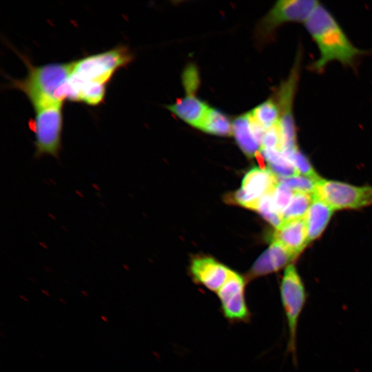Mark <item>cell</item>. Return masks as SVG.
Wrapping results in <instances>:
<instances>
[{
  "label": "cell",
  "mask_w": 372,
  "mask_h": 372,
  "mask_svg": "<svg viewBox=\"0 0 372 372\" xmlns=\"http://www.w3.org/2000/svg\"><path fill=\"white\" fill-rule=\"evenodd\" d=\"M132 60V53L124 45L76 60L68 81L67 100L99 105L114 74Z\"/></svg>",
  "instance_id": "obj_1"
},
{
  "label": "cell",
  "mask_w": 372,
  "mask_h": 372,
  "mask_svg": "<svg viewBox=\"0 0 372 372\" xmlns=\"http://www.w3.org/2000/svg\"><path fill=\"white\" fill-rule=\"evenodd\" d=\"M304 25L319 51L318 58L310 65L313 72H323L332 61L353 67L358 58L365 53L352 43L333 14L320 2Z\"/></svg>",
  "instance_id": "obj_2"
},
{
  "label": "cell",
  "mask_w": 372,
  "mask_h": 372,
  "mask_svg": "<svg viewBox=\"0 0 372 372\" xmlns=\"http://www.w3.org/2000/svg\"><path fill=\"white\" fill-rule=\"evenodd\" d=\"M28 74L22 79H12L11 87L23 92L31 104L66 100L67 84L75 61L37 66L23 58Z\"/></svg>",
  "instance_id": "obj_3"
},
{
  "label": "cell",
  "mask_w": 372,
  "mask_h": 372,
  "mask_svg": "<svg viewBox=\"0 0 372 372\" xmlns=\"http://www.w3.org/2000/svg\"><path fill=\"white\" fill-rule=\"evenodd\" d=\"M63 104L48 102L32 105L34 116L31 127L34 134L35 158L43 156L59 158L61 149Z\"/></svg>",
  "instance_id": "obj_4"
},
{
  "label": "cell",
  "mask_w": 372,
  "mask_h": 372,
  "mask_svg": "<svg viewBox=\"0 0 372 372\" xmlns=\"http://www.w3.org/2000/svg\"><path fill=\"white\" fill-rule=\"evenodd\" d=\"M307 293L295 266L288 265L280 284V299L288 329L287 353L297 362V332L300 316L306 304Z\"/></svg>",
  "instance_id": "obj_5"
},
{
  "label": "cell",
  "mask_w": 372,
  "mask_h": 372,
  "mask_svg": "<svg viewBox=\"0 0 372 372\" xmlns=\"http://www.w3.org/2000/svg\"><path fill=\"white\" fill-rule=\"evenodd\" d=\"M313 196L333 210L359 209L372 203V187H358L320 178L316 183Z\"/></svg>",
  "instance_id": "obj_6"
},
{
  "label": "cell",
  "mask_w": 372,
  "mask_h": 372,
  "mask_svg": "<svg viewBox=\"0 0 372 372\" xmlns=\"http://www.w3.org/2000/svg\"><path fill=\"white\" fill-rule=\"evenodd\" d=\"M319 3L316 0H280L262 18L256 28L260 41L271 39L282 25L290 23H304Z\"/></svg>",
  "instance_id": "obj_7"
},
{
  "label": "cell",
  "mask_w": 372,
  "mask_h": 372,
  "mask_svg": "<svg viewBox=\"0 0 372 372\" xmlns=\"http://www.w3.org/2000/svg\"><path fill=\"white\" fill-rule=\"evenodd\" d=\"M183 83L186 92L185 96L167 107L188 125L199 129L210 107L196 96L199 75L193 65L187 67L183 72Z\"/></svg>",
  "instance_id": "obj_8"
},
{
  "label": "cell",
  "mask_w": 372,
  "mask_h": 372,
  "mask_svg": "<svg viewBox=\"0 0 372 372\" xmlns=\"http://www.w3.org/2000/svg\"><path fill=\"white\" fill-rule=\"evenodd\" d=\"M245 287L243 277L231 271L227 280L217 292L221 313L230 323L248 322L251 319Z\"/></svg>",
  "instance_id": "obj_9"
},
{
  "label": "cell",
  "mask_w": 372,
  "mask_h": 372,
  "mask_svg": "<svg viewBox=\"0 0 372 372\" xmlns=\"http://www.w3.org/2000/svg\"><path fill=\"white\" fill-rule=\"evenodd\" d=\"M278 183V176L269 168H252L245 176L234 199L237 204L256 210L260 198L274 192Z\"/></svg>",
  "instance_id": "obj_10"
},
{
  "label": "cell",
  "mask_w": 372,
  "mask_h": 372,
  "mask_svg": "<svg viewBox=\"0 0 372 372\" xmlns=\"http://www.w3.org/2000/svg\"><path fill=\"white\" fill-rule=\"evenodd\" d=\"M231 271L209 257L194 259L190 267L194 280L216 293L227 280Z\"/></svg>",
  "instance_id": "obj_11"
},
{
  "label": "cell",
  "mask_w": 372,
  "mask_h": 372,
  "mask_svg": "<svg viewBox=\"0 0 372 372\" xmlns=\"http://www.w3.org/2000/svg\"><path fill=\"white\" fill-rule=\"evenodd\" d=\"M272 241L279 242L298 256L309 244L304 217L282 221L281 225L276 228Z\"/></svg>",
  "instance_id": "obj_12"
},
{
  "label": "cell",
  "mask_w": 372,
  "mask_h": 372,
  "mask_svg": "<svg viewBox=\"0 0 372 372\" xmlns=\"http://www.w3.org/2000/svg\"><path fill=\"white\" fill-rule=\"evenodd\" d=\"M297 256L276 241H272L269 247L254 263L249 276L250 279L277 271L287 265H291Z\"/></svg>",
  "instance_id": "obj_13"
},
{
  "label": "cell",
  "mask_w": 372,
  "mask_h": 372,
  "mask_svg": "<svg viewBox=\"0 0 372 372\" xmlns=\"http://www.w3.org/2000/svg\"><path fill=\"white\" fill-rule=\"evenodd\" d=\"M232 135L237 144L248 157L258 154L261 143L258 137L250 113L236 118L232 122Z\"/></svg>",
  "instance_id": "obj_14"
},
{
  "label": "cell",
  "mask_w": 372,
  "mask_h": 372,
  "mask_svg": "<svg viewBox=\"0 0 372 372\" xmlns=\"http://www.w3.org/2000/svg\"><path fill=\"white\" fill-rule=\"evenodd\" d=\"M333 211L325 203L314 197L311 205L304 216L309 243L322 235L332 216Z\"/></svg>",
  "instance_id": "obj_15"
},
{
  "label": "cell",
  "mask_w": 372,
  "mask_h": 372,
  "mask_svg": "<svg viewBox=\"0 0 372 372\" xmlns=\"http://www.w3.org/2000/svg\"><path fill=\"white\" fill-rule=\"evenodd\" d=\"M199 130L212 135L229 136L232 135V123L223 112L209 107Z\"/></svg>",
  "instance_id": "obj_16"
},
{
  "label": "cell",
  "mask_w": 372,
  "mask_h": 372,
  "mask_svg": "<svg viewBox=\"0 0 372 372\" xmlns=\"http://www.w3.org/2000/svg\"><path fill=\"white\" fill-rule=\"evenodd\" d=\"M250 114L253 119L265 130L278 124L280 110L275 99H269L256 106Z\"/></svg>",
  "instance_id": "obj_17"
},
{
  "label": "cell",
  "mask_w": 372,
  "mask_h": 372,
  "mask_svg": "<svg viewBox=\"0 0 372 372\" xmlns=\"http://www.w3.org/2000/svg\"><path fill=\"white\" fill-rule=\"evenodd\" d=\"M263 158L268 162L269 169L278 178L298 174L291 162L282 153L276 149H261Z\"/></svg>",
  "instance_id": "obj_18"
},
{
  "label": "cell",
  "mask_w": 372,
  "mask_h": 372,
  "mask_svg": "<svg viewBox=\"0 0 372 372\" xmlns=\"http://www.w3.org/2000/svg\"><path fill=\"white\" fill-rule=\"evenodd\" d=\"M313 194L293 192L291 200L282 214V221L303 218L313 200Z\"/></svg>",
  "instance_id": "obj_19"
},
{
  "label": "cell",
  "mask_w": 372,
  "mask_h": 372,
  "mask_svg": "<svg viewBox=\"0 0 372 372\" xmlns=\"http://www.w3.org/2000/svg\"><path fill=\"white\" fill-rule=\"evenodd\" d=\"M295 167L297 173L300 175L319 178L308 158L300 151L298 147L281 152Z\"/></svg>",
  "instance_id": "obj_20"
},
{
  "label": "cell",
  "mask_w": 372,
  "mask_h": 372,
  "mask_svg": "<svg viewBox=\"0 0 372 372\" xmlns=\"http://www.w3.org/2000/svg\"><path fill=\"white\" fill-rule=\"evenodd\" d=\"M320 179L300 174L287 178H278L279 183L285 185L293 192H300L311 194H314L317 182Z\"/></svg>",
  "instance_id": "obj_21"
},
{
  "label": "cell",
  "mask_w": 372,
  "mask_h": 372,
  "mask_svg": "<svg viewBox=\"0 0 372 372\" xmlns=\"http://www.w3.org/2000/svg\"><path fill=\"white\" fill-rule=\"evenodd\" d=\"M273 192L262 196L257 205L256 210L271 225L278 227L282 223V216L276 211L273 203Z\"/></svg>",
  "instance_id": "obj_22"
},
{
  "label": "cell",
  "mask_w": 372,
  "mask_h": 372,
  "mask_svg": "<svg viewBox=\"0 0 372 372\" xmlns=\"http://www.w3.org/2000/svg\"><path fill=\"white\" fill-rule=\"evenodd\" d=\"M293 194V192L291 189L280 183L275 189L273 193V203L276 211L281 216L289 205Z\"/></svg>",
  "instance_id": "obj_23"
},
{
  "label": "cell",
  "mask_w": 372,
  "mask_h": 372,
  "mask_svg": "<svg viewBox=\"0 0 372 372\" xmlns=\"http://www.w3.org/2000/svg\"><path fill=\"white\" fill-rule=\"evenodd\" d=\"M101 318L103 321H105V322H107V321H108L107 319V318H106L105 316H101Z\"/></svg>",
  "instance_id": "obj_24"
}]
</instances>
